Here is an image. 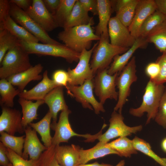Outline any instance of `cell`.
I'll return each instance as SVG.
<instances>
[{
    "mask_svg": "<svg viewBox=\"0 0 166 166\" xmlns=\"http://www.w3.org/2000/svg\"><path fill=\"white\" fill-rule=\"evenodd\" d=\"M93 24L90 22L64 30L58 34L57 37L69 48L81 53L84 49H89L93 41L100 39L91 27Z\"/></svg>",
    "mask_w": 166,
    "mask_h": 166,
    "instance_id": "obj_1",
    "label": "cell"
},
{
    "mask_svg": "<svg viewBox=\"0 0 166 166\" xmlns=\"http://www.w3.org/2000/svg\"><path fill=\"white\" fill-rule=\"evenodd\" d=\"M165 88L164 84H157L149 80L144 89L141 104L137 108H130L129 113L135 117H141L146 113V124L149 123L156 117Z\"/></svg>",
    "mask_w": 166,
    "mask_h": 166,
    "instance_id": "obj_2",
    "label": "cell"
},
{
    "mask_svg": "<svg viewBox=\"0 0 166 166\" xmlns=\"http://www.w3.org/2000/svg\"><path fill=\"white\" fill-rule=\"evenodd\" d=\"M29 54L20 45L8 50L4 57L0 68V78L6 79L24 72L33 66Z\"/></svg>",
    "mask_w": 166,
    "mask_h": 166,
    "instance_id": "obj_3",
    "label": "cell"
},
{
    "mask_svg": "<svg viewBox=\"0 0 166 166\" xmlns=\"http://www.w3.org/2000/svg\"><path fill=\"white\" fill-rule=\"evenodd\" d=\"M109 41L101 36L93 51L90 65L95 75L98 71L108 69L116 55L123 53L129 49L114 46Z\"/></svg>",
    "mask_w": 166,
    "mask_h": 166,
    "instance_id": "obj_4",
    "label": "cell"
},
{
    "mask_svg": "<svg viewBox=\"0 0 166 166\" xmlns=\"http://www.w3.org/2000/svg\"><path fill=\"white\" fill-rule=\"evenodd\" d=\"M20 45L30 54L59 57L72 63L78 61L80 53L69 49L64 44H52L29 42L20 40Z\"/></svg>",
    "mask_w": 166,
    "mask_h": 166,
    "instance_id": "obj_5",
    "label": "cell"
},
{
    "mask_svg": "<svg viewBox=\"0 0 166 166\" xmlns=\"http://www.w3.org/2000/svg\"><path fill=\"white\" fill-rule=\"evenodd\" d=\"M71 111L68 109L61 111L57 122H53L50 128L55 131L52 137V145H59L61 143H68L69 139L74 136H81L86 138L85 141L93 142L97 139L102 133L101 130L97 133L91 135L89 134H81L76 133L72 129L70 124L69 116Z\"/></svg>",
    "mask_w": 166,
    "mask_h": 166,
    "instance_id": "obj_6",
    "label": "cell"
},
{
    "mask_svg": "<svg viewBox=\"0 0 166 166\" xmlns=\"http://www.w3.org/2000/svg\"><path fill=\"white\" fill-rule=\"evenodd\" d=\"M136 57L133 56L127 64L118 74L116 80V85L118 89V97L114 110L121 114L124 105L130 96L132 84L137 79L136 74Z\"/></svg>",
    "mask_w": 166,
    "mask_h": 166,
    "instance_id": "obj_7",
    "label": "cell"
},
{
    "mask_svg": "<svg viewBox=\"0 0 166 166\" xmlns=\"http://www.w3.org/2000/svg\"><path fill=\"white\" fill-rule=\"evenodd\" d=\"M93 78L86 80L82 85H75L68 84L66 88L68 94L75 98L84 108L94 109L97 114L100 112H105L103 105L95 98L93 93Z\"/></svg>",
    "mask_w": 166,
    "mask_h": 166,
    "instance_id": "obj_8",
    "label": "cell"
},
{
    "mask_svg": "<svg viewBox=\"0 0 166 166\" xmlns=\"http://www.w3.org/2000/svg\"><path fill=\"white\" fill-rule=\"evenodd\" d=\"M10 15L18 24L36 37L42 43L60 44L51 38L27 13L14 4L10 3Z\"/></svg>",
    "mask_w": 166,
    "mask_h": 166,
    "instance_id": "obj_9",
    "label": "cell"
},
{
    "mask_svg": "<svg viewBox=\"0 0 166 166\" xmlns=\"http://www.w3.org/2000/svg\"><path fill=\"white\" fill-rule=\"evenodd\" d=\"M106 69L97 72L93 78L94 92L100 102L103 105L108 99L117 101L118 92L116 89L118 73L111 75Z\"/></svg>",
    "mask_w": 166,
    "mask_h": 166,
    "instance_id": "obj_10",
    "label": "cell"
},
{
    "mask_svg": "<svg viewBox=\"0 0 166 166\" xmlns=\"http://www.w3.org/2000/svg\"><path fill=\"white\" fill-rule=\"evenodd\" d=\"M124 120L122 114L113 110L109 120V128L104 133L99 135L97 139L99 142L107 144L116 137H126L142 130L143 126L141 125L130 127L124 123Z\"/></svg>",
    "mask_w": 166,
    "mask_h": 166,
    "instance_id": "obj_11",
    "label": "cell"
},
{
    "mask_svg": "<svg viewBox=\"0 0 166 166\" xmlns=\"http://www.w3.org/2000/svg\"><path fill=\"white\" fill-rule=\"evenodd\" d=\"M98 42L95 43L89 50L84 49L80 53L78 63L74 69H71L69 68L68 69L69 78L68 84L80 85L83 84L86 80L94 78L95 75L90 68L89 61Z\"/></svg>",
    "mask_w": 166,
    "mask_h": 166,
    "instance_id": "obj_12",
    "label": "cell"
},
{
    "mask_svg": "<svg viewBox=\"0 0 166 166\" xmlns=\"http://www.w3.org/2000/svg\"><path fill=\"white\" fill-rule=\"evenodd\" d=\"M108 29L109 40L112 45L129 48L135 42L136 39L132 35L128 27L123 24L116 16L111 18Z\"/></svg>",
    "mask_w": 166,
    "mask_h": 166,
    "instance_id": "obj_13",
    "label": "cell"
},
{
    "mask_svg": "<svg viewBox=\"0 0 166 166\" xmlns=\"http://www.w3.org/2000/svg\"><path fill=\"white\" fill-rule=\"evenodd\" d=\"M0 116V132H5L14 136L16 133L23 134L25 128L22 123V115L20 111L15 109L2 106Z\"/></svg>",
    "mask_w": 166,
    "mask_h": 166,
    "instance_id": "obj_14",
    "label": "cell"
},
{
    "mask_svg": "<svg viewBox=\"0 0 166 166\" xmlns=\"http://www.w3.org/2000/svg\"><path fill=\"white\" fill-rule=\"evenodd\" d=\"M26 12L47 32L58 27L53 15L47 10L42 0H33L31 6Z\"/></svg>",
    "mask_w": 166,
    "mask_h": 166,
    "instance_id": "obj_15",
    "label": "cell"
},
{
    "mask_svg": "<svg viewBox=\"0 0 166 166\" xmlns=\"http://www.w3.org/2000/svg\"><path fill=\"white\" fill-rule=\"evenodd\" d=\"M157 10L155 0H139L131 23L128 27L132 35L139 37L140 28L146 19Z\"/></svg>",
    "mask_w": 166,
    "mask_h": 166,
    "instance_id": "obj_16",
    "label": "cell"
},
{
    "mask_svg": "<svg viewBox=\"0 0 166 166\" xmlns=\"http://www.w3.org/2000/svg\"><path fill=\"white\" fill-rule=\"evenodd\" d=\"M37 132L30 126L26 127L25 130V137L24 144L22 157L28 160H38L42 153L48 148L40 141Z\"/></svg>",
    "mask_w": 166,
    "mask_h": 166,
    "instance_id": "obj_17",
    "label": "cell"
},
{
    "mask_svg": "<svg viewBox=\"0 0 166 166\" xmlns=\"http://www.w3.org/2000/svg\"><path fill=\"white\" fill-rule=\"evenodd\" d=\"M148 42L145 38L139 37L136 40L133 45L122 55H116L113 58L110 66L107 69L108 73L113 75L119 74L126 66L135 52L139 49H145Z\"/></svg>",
    "mask_w": 166,
    "mask_h": 166,
    "instance_id": "obj_18",
    "label": "cell"
},
{
    "mask_svg": "<svg viewBox=\"0 0 166 166\" xmlns=\"http://www.w3.org/2000/svg\"><path fill=\"white\" fill-rule=\"evenodd\" d=\"M42 76V79L38 84L29 90H24L21 92L18 95L19 97L32 101L44 100L49 93L59 86L49 78L47 70L44 72Z\"/></svg>",
    "mask_w": 166,
    "mask_h": 166,
    "instance_id": "obj_19",
    "label": "cell"
},
{
    "mask_svg": "<svg viewBox=\"0 0 166 166\" xmlns=\"http://www.w3.org/2000/svg\"><path fill=\"white\" fill-rule=\"evenodd\" d=\"M81 148L78 145L55 146V156L61 166H77L80 164L79 151Z\"/></svg>",
    "mask_w": 166,
    "mask_h": 166,
    "instance_id": "obj_20",
    "label": "cell"
},
{
    "mask_svg": "<svg viewBox=\"0 0 166 166\" xmlns=\"http://www.w3.org/2000/svg\"><path fill=\"white\" fill-rule=\"evenodd\" d=\"M43 68L42 65L38 63L24 72L10 76L6 79L13 86H17L21 92L30 82L42 79L43 76L40 73Z\"/></svg>",
    "mask_w": 166,
    "mask_h": 166,
    "instance_id": "obj_21",
    "label": "cell"
},
{
    "mask_svg": "<svg viewBox=\"0 0 166 166\" xmlns=\"http://www.w3.org/2000/svg\"><path fill=\"white\" fill-rule=\"evenodd\" d=\"M44 101L49 107L53 122H57L59 111L68 109L64 99L62 86H58L52 89L46 95Z\"/></svg>",
    "mask_w": 166,
    "mask_h": 166,
    "instance_id": "obj_22",
    "label": "cell"
},
{
    "mask_svg": "<svg viewBox=\"0 0 166 166\" xmlns=\"http://www.w3.org/2000/svg\"><path fill=\"white\" fill-rule=\"evenodd\" d=\"M97 1L99 22L95 27V34L98 36H102L109 39L108 26L111 18L112 2L109 0H97Z\"/></svg>",
    "mask_w": 166,
    "mask_h": 166,
    "instance_id": "obj_23",
    "label": "cell"
},
{
    "mask_svg": "<svg viewBox=\"0 0 166 166\" xmlns=\"http://www.w3.org/2000/svg\"><path fill=\"white\" fill-rule=\"evenodd\" d=\"M88 12L83 7L79 0H77L64 25V30L87 25L90 22L94 23L93 18L89 16Z\"/></svg>",
    "mask_w": 166,
    "mask_h": 166,
    "instance_id": "obj_24",
    "label": "cell"
},
{
    "mask_svg": "<svg viewBox=\"0 0 166 166\" xmlns=\"http://www.w3.org/2000/svg\"><path fill=\"white\" fill-rule=\"evenodd\" d=\"M5 29L20 41L38 43L39 40L23 27L17 23L11 17H7L0 24V29Z\"/></svg>",
    "mask_w": 166,
    "mask_h": 166,
    "instance_id": "obj_25",
    "label": "cell"
},
{
    "mask_svg": "<svg viewBox=\"0 0 166 166\" xmlns=\"http://www.w3.org/2000/svg\"><path fill=\"white\" fill-rule=\"evenodd\" d=\"M79 153L80 164H86L92 160L110 154H115L118 155L117 152L108 147L106 144L100 142L90 149L84 150L81 148Z\"/></svg>",
    "mask_w": 166,
    "mask_h": 166,
    "instance_id": "obj_26",
    "label": "cell"
},
{
    "mask_svg": "<svg viewBox=\"0 0 166 166\" xmlns=\"http://www.w3.org/2000/svg\"><path fill=\"white\" fill-rule=\"evenodd\" d=\"M18 102L22 108V124L26 128L33 121L38 119L37 110L39 107L45 103L43 100L33 102L32 101L19 98Z\"/></svg>",
    "mask_w": 166,
    "mask_h": 166,
    "instance_id": "obj_27",
    "label": "cell"
},
{
    "mask_svg": "<svg viewBox=\"0 0 166 166\" xmlns=\"http://www.w3.org/2000/svg\"><path fill=\"white\" fill-rule=\"evenodd\" d=\"M52 119L51 114L49 111L40 121L36 123H31L29 124L39 134L44 145L47 148L52 145V137L50 132Z\"/></svg>",
    "mask_w": 166,
    "mask_h": 166,
    "instance_id": "obj_28",
    "label": "cell"
},
{
    "mask_svg": "<svg viewBox=\"0 0 166 166\" xmlns=\"http://www.w3.org/2000/svg\"><path fill=\"white\" fill-rule=\"evenodd\" d=\"M161 53L166 50V19L154 28L145 38Z\"/></svg>",
    "mask_w": 166,
    "mask_h": 166,
    "instance_id": "obj_29",
    "label": "cell"
},
{
    "mask_svg": "<svg viewBox=\"0 0 166 166\" xmlns=\"http://www.w3.org/2000/svg\"><path fill=\"white\" fill-rule=\"evenodd\" d=\"M106 145L117 152L118 156L121 157L130 158L132 155L137 153L133 146L132 140L126 136L119 137L106 144Z\"/></svg>",
    "mask_w": 166,
    "mask_h": 166,
    "instance_id": "obj_30",
    "label": "cell"
},
{
    "mask_svg": "<svg viewBox=\"0 0 166 166\" xmlns=\"http://www.w3.org/2000/svg\"><path fill=\"white\" fill-rule=\"evenodd\" d=\"M21 93L6 79L0 80V104L1 106L12 108L14 105V99Z\"/></svg>",
    "mask_w": 166,
    "mask_h": 166,
    "instance_id": "obj_31",
    "label": "cell"
},
{
    "mask_svg": "<svg viewBox=\"0 0 166 166\" xmlns=\"http://www.w3.org/2000/svg\"><path fill=\"white\" fill-rule=\"evenodd\" d=\"M20 45V40L5 29H0V63L7 52Z\"/></svg>",
    "mask_w": 166,
    "mask_h": 166,
    "instance_id": "obj_32",
    "label": "cell"
},
{
    "mask_svg": "<svg viewBox=\"0 0 166 166\" xmlns=\"http://www.w3.org/2000/svg\"><path fill=\"white\" fill-rule=\"evenodd\" d=\"M0 140L6 148L22 157L25 135L16 136L5 132H0Z\"/></svg>",
    "mask_w": 166,
    "mask_h": 166,
    "instance_id": "obj_33",
    "label": "cell"
},
{
    "mask_svg": "<svg viewBox=\"0 0 166 166\" xmlns=\"http://www.w3.org/2000/svg\"><path fill=\"white\" fill-rule=\"evenodd\" d=\"M133 146L137 151L150 157L161 166H166V158H162L152 150L150 144L143 139L135 136L132 140Z\"/></svg>",
    "mask_w": 166,
    "mask_h": 166,
    "instance_id": "obj_34",
    "label": "cell"
},
{
    "mask_svg": "<svg viewBox=\"0 0 166 166\" xmlns=\"http://www.w3.org/2000/svg\"><path fill=\"white\" fill-rule=\"evenodd\" d=\"M77 0H61L59 6L53 15L58 27H63Z\"/></svg>",
    "mask_w": 166,
    "mask_h": 166,
    "instance_id": "obj_35",
    "label": "cell"
},
{
    "mask_svg": "<svg viewBox=\"0 0 166 166\" xmlns=\"http://www.w3.org/2000/svg\"><path fill=\"white\" fill-rule=\"evenodd\" d=\"M166 19V16L159 11H156L150 15L142 25L139 31V37L145 38L154 28Z\"/></svg>",
    "mask_w": 166,
    "mask_h": 166,
    "instance_id": "obj_36",
    "label": "cell"
},
{
    "mask_svg": "<svg viewBox=\"0 0 166 166\" xmlns=\"http://www.w3.org/2000/svg\"><path fill=\"white\" fill-rule=\"evenodd\" d=\"M139 1V0H132L125 7L116 13V16L123 24L128 27L132 21Z\"/></svg>",
    "mask_w": 166,
    "mask_h": 166,
    "instance_id": "obj_37",
    "label": "cell"
},
{
    "mask_svg": "<svg viewBox=\"0 0 166 166\" xmlns=\"http://www.w3.org/2000/svg\"><path fill=\"white\" fill-rule=\"evenodd\" d=\"M55 148L52 145L43 152L38 160L37 166H61L56 158Z\"/></svg>",
    "mask_w": 166,
    "mask_h": 166,
    "instance_id": "obj_38",
    "label": "cell"
},
{
    "mask_svg": "<svg viewBox=\"0 0 166 166\" xmlns=\"http://www.w3.org/2000/svg\"><path fill=\"white\" fill-rule=\"evenodd\" d=\"M7 148V156L13 166H37L38 160H25L10 149Z\"/></svg>",
    "mask_w": 166,
    "mask_h": 166,
    "instance_id": "obj_39",
    "label": "cell"
},
{
    "mask_svg": "<svg viewBox=\"0 0 166 166\" xmlns=\"http://www.w3.org/2000/svg\"><path fill=\"white\" fill-rule=\"evenodd\" d=\"M154 120L159 125L166 128V87L161 97L158 111Z\"/></svg>",
    "mask_w": 166,
    "mask_h": 166,
    "instance_id": "obj_40",
    "label": "cell"
},
{
    "mask_svg": "<svg viewBox=\"0 0 166 166\" xmlns=\"http://www.w3.org/2000/svg\"><path fill=\"white\" fill-rule=\"evenodd\" d=\"M156 62L160 65V72L157 77L151 80L157 84H163L166 82V50L157 58Z\"/></svg>",
    "mask_w": 166,
    "mask_h": 166,
    "instance_id": "obj_41",
    "label": "cell"
},
{
    "mask_svg": "<svg viewBox=\"0 0 166 166\" xmlns=\"http://www.w3.org/2000/svg\"><path fill=\"white\" fill-rule=\"evenodd\" d=\"M67 72L63 69L55 70L52 75V80L58 86L65 87L66 89L69 82Z\"/></svg>",
    "mask_w": 166,
    "mask_h": 166,
    "instance_id": "obj_42",
    "label": "cell"
},
{
    "mask_svg": "<svg viewBox=\"0 0 166 166\" xmlns=\"http://www.w3.org/2000/svg\"><path fill=\"white\" fill-rule=\"evenodd\" d=\"M160 71L159 65L157 62H152L148 63L145 67V73L149 80L155 79L159 75Z\"/></svg>",
    "mask_w": 166,
    "mask_h": 166,
    "instance_id": "obj_43",
    "label": "cell"
},
{
    "mask_svg": "<svg viewBox=\"0 0 166 166\" xmlns=\"http://www.w3.org/2000/svg\"><path fill=\"white\" fill-rule=\"evenodd\" d=\"M10 3L9 0H0V24L10 15Z\"/></svg>",
    "mask_w": 166,
    "mask_h": 166,
    "instance_id": "obj_44",
    "label": "cell"
},
{
    "mask_svg": "<svg viewBox=\"0 0 166 166\" xmlns=\"http://www.w3.org/2000/svg\"><path fill=\"white\" fill-rule=\"evenodd\" d=\"M84 9L91 12L94 15H97V0H78Z\"/></svg>",
    "mask_w": 166,
    "mask_h": 166,
    "instance_id": "obj_45",
    "label": "cell"
},
{
    "mask_svg": "<svg viewBox=\"0 0 166 166\" xmlns=\"http://www.w3.org/2000/svg\"><path fill=\"white\" fill-rule=\"evenodd\" d=\"M47 10L53 15L58 9L61 0H42Z\"/></svg>",
    "mask_w": 166,
    "mask_h": 166,
    "instance_id": "obj_46",
    "label": "cell"
},
{
    "mask_svg": "<svg viewBox=\"0 0 166 166\" xmlns=\"http://www.w3.org/2000/svg\"><path fill=\"white\" fill-rule=\"evenodd\" d=\"M7 148L1 142L0 143V165L6 166L10 163L7 154Z\"/></svg>",
    "mask_w": 166,
    "mask_h": 166,
    "instance_id": "obj_47",
    "label": "cell"
},
{
    "mask_svg": "<svg viewBox=\"0 0 166 166\" xmlns=\"http://www.w3.org/2000/svg\"><path fill=\"white\" fill-rule=\"evenodd\" d=\"M9 2L14 4L25 11L30 8L32 3V0H10Z\"/></svg>",
    "mask_w": 166,
    "mask_h": 166,
    "instance_id": "obj_48",
    "label": "cell"
},
{
    "mask_svg": "<svg viewBox=\"0 0 166 166\" xmlns=\"http://www.w3.org/2000/svg\"><path fill=\"white\" fill-rule=\"evenodd\" d=\"M132 0H117L112 1L115 6V9L117 12L125 7Z\"/></svg>",
    "mask_w": 166,
    "mask_h": 166,
    "instance_id": "obj_49",
    "label": "cell"
},
{
    "mask_svg": "<svg viewBox=\"0 0 166 166\" xmlns=\"http://www.w3.org/2000/svg\"><path fill=\"white\" fill-rule=\"evenodd\" d=\"M157 10L166 16V0H155Z\"/></svg>",
    "mask_w": 166,
    "mask_h": 166,
    "instance_id": "obj_50",
    "label": "cell"
},
{
    "mask_svg": "<svg viewBox=\"0 0 166 166\" xmlns=\"http://www.w3.org/2000/svg\"><path fill=\"white\" fill-rule=\"evenodd\" d=\"M77 166H113L111 164L102 163H99L97 162H95L93 163L89 164H81Z\"/></svg>",
    "mask_w": 166,
    "mask_h": 166,
    "instance_id": "obj_51",
    "label": "cell"
},
{
    "mask_svg": "<svg viewBox=\"0 0 166 166\" xmlns=\"http://www.w3.org/2000/svg\"><path fill=\"white\" fill-rule=\"evenodd\" d=\"M161 147L163 150L166 153V137L162 140L161 143Z\"/></svg>",
    "mask_w": 166,
    "mask_h": 166,
    "instance_id": "obj_52",
    "label": "cell"
},
{
    "mask_svg": "<svg viewBox=\"0 0 166 166\" xmlns=\"http://www.w3.org/2000/svg\"><path fill=\"white\" fill-rule=\"evenodd\" d=\"M125 165V161L124 160H121L115 166H124Z\"/></svg>",
    "mask_w": 166,
    "mask_h": 166,
    "instance_id": "obj_53",
    "label": "cell"
},
{
    "mask_svg": "<svg viewBox=\"0 0 166 166\" xmlns=\"http://www.w3.org/2000/svg\"><path fill=\"white\" fill-rule=\"evenodd\" d=\"M6 166H13V165L10 162L9 164Z\"/></svg>",
    "mask_w": 166,
    "mask_h": 166,
    "instance_id": "obj_54",
    "label": "cell"
},
{
    "mask_svg": "<svg viewBox=\"0 0 166 166\" xmlns=\"http://www.w3.org/2000/svg\"></svg>",
    "mask_w": 166,
    "mask_h": 166,
    "instance_id": "obj_55",
    "label": "cell"
}]
</instances>
